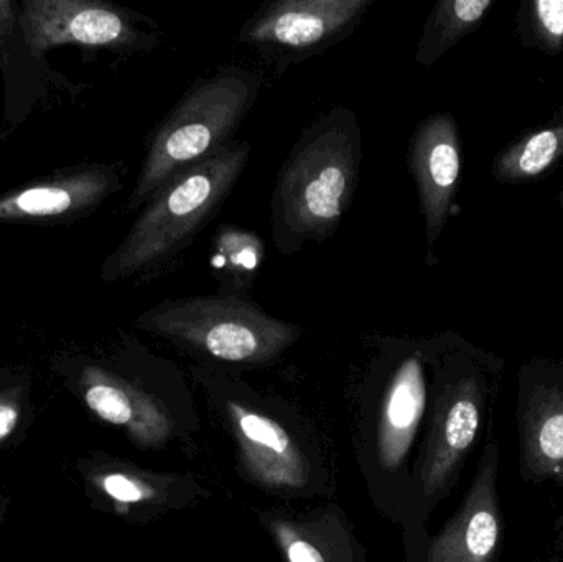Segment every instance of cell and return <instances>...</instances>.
Wrapping results in <instances>:
<instances>
[{
    "label": "cell",
    "instance_id": "obj_9",
    "mask_svg": "<svg viewBox=\"0 0 563 562\" xmlns=\"http://www.w3.org/2000/svg\"><path fill=\"white\" fill-rule=\"evenodd\" d=\"M499 448L489 442L455 517L433 540L427 562H496L503 517L498 495Z\"/></svg>",
    "mask_w": 563,
    "mask_h": 562
},
{
    "label": "cell",
    "instance_id": "obj_20",
    "mask_svg": "<svg viewBox=\"0 0 563 562\" xmlns=\"http://www.w3.org/2000/svg\"><path fill=\"white\" fill-rule=\"evenodd\" d=\"M536 7L544 29L552 36H563V0H541Z\"/></svg>",
    "mask_w": 563,
    "mask_h": 562
},
{
    "label": "cell",
    "instance_id": "obj_11",
    "mask_svg": "<svg viewBox=\"0 0 563 562\" xmlns=\"http://www.w3.org/2000/svg\"><path fill=\"white\" fill-rule=\"evenodd\" d=\"M0 68L5 79L2 134L15 131L49 89L69 88L78 92L45 58L33 55L19 22V2L0 0Z\"/></svg>",
    "mask_w": 563,
    "mask_h": 562
},
{
    "label": "cell",
    "instance_id": "obj_21",
    "mask_svg": "<svg viewBox=\"0 0 563 562\" xmlns=\"http://www.w3.org/2000/svg\"><path fill=\"white\" fill-rule=\"evenodd\" d=\"M287 558L288 562H324L318 548L300 538L288 541Z\"/></svg>",
    "mask_w": 563,
    "mask_h": 562
},
{
    "label": "cell",
    "instance_id": "obj_22",
    "mask_svg": "<svg viewBox=\"0 0 563 562\" xmlns=\"http://www.w3.org/2000/svg\"><path fill=\"white\" fill-rule=\"evenodd\" d=\"M16 411L9 405H0V439L5 438L15 428Z\"/></svg>",
    "mask_w": 563,
    "mask_h": 562
},
{
    "label": "cell",
    "instance_id": "obj_18",
    "mask_svg": "<svg viewBox=\"0 0 563 562\" xmlns=\"http://www.w3.org/2000/svg\"><path fill=\"white\" fill-rule=\"evenodd\" d=\"M563 144V131H544L532 135L519 151V174L538 175L544 172L558 157Z\"/></svg>",
    "mask_w": 563,
    "mask_h": 562
},
{
    "label": "cell",
    "instance_id": "obj_3",
    "mask_svg": "<svg viewBox=\"0 0 563 562\" xmlns=\"http://www.w3.org/2000/svg\"><path fill=\"white\" fill-rule=\"evenodd\" d=\"M260 91V76L243 66H223L195 81L152 132L124 210L141 211L168 180L233 142Z\"/></svg>",
    "mask_w": 563,
    "mask_h": 562
},
{
    "label": "cell",
    "instance_id": "obj_2",
    "mask_svg": "<svg viewBox=\"0 0 563 562\" xmlns=\"http://www.w3.org/2000/svg\"><path fill=\"white\" fill-rule=\"evenodd\" d=\"M251 151L250 141L234 139L155 191L102 263V283L155 276L177 263L233 194Z\"/></svg>",
    "mask_w": 563,
    "mask_h": 562
},
{
    "label": "cell",
    "instance_id": "obj_17",
    "mask_svg": "<svg viewBox=\"0 0 563 562\" xmlns=\"http://www.w3.org/2000/svg\"><path fill=\"white\" fill-rule=\"evenodd\" d=\"M86 382V405L99 418L115 426L129 425L134 419L139 398L128 385L102 370H89Z\"/></svg>",
    "mask_w": 563,
    "mask_h": 562
},
{
    "label": "cell",
    "instance_id": "obj_13",
    "mask_svg": "<svg viewBox=\"0 0 563 562\" xmlns=\"http://www.w3.org/2000/svg\"><path fill=\"white\" fill-rule=\"evenodd\" d=\"M426 373L422 356L410 353L394 370L379 422V455L387 469H396L412 445L426 409Z\"/></svg>",
    "mask_w": 563,
    "mask_h": 562
},
{
    "label": "cell",
    "instance_id": "obj_10",
    "mask_svg": "<svg viewBox=\"0 0 563 562\" xmlns=\"http://www.w3.org/2000/svg\"><path fill=\"white\" fill-rule=\"evenodd\" d=\"M407 164L419 190L427 238L432 244L445 224L460 177L459 139L450 115H432L416 129Z\"/></svg>",
    "mask_w": 563,
    "mask_h": 562
},
{
    "label": "cell",
    "instance_id": "obj_5",
    "mask_svg": "<svg viewBox=\"0 0 563 562\" xmlns=\"http://www.w3.org/2000/svg\"><path fill=\"white\" fill-rule=\"evenodd\" d=\"M19 22L26 45L40 58L65 45L142 55L162 42L154 20L102 0H22Z\"/></svg>",
    "mask_w": 563,
    "mask_h": 562
},
{
    "label": "cell",
    "instance_id": "obj_14",
    "mask_svg": "<svg viewBox=\"0 0 563 562\" xmlns=\"http://www.w3.org/2000/svg\"><path fill=\"white\" fill-rule=\"evenodd\" d=\"M266 260V244L260 234L221 224L211 240V267L218 279V294L251 296Z\"/></svg>",
    "mask_w": 563,
    "mask_h": 562
},
{
    "label": "cell",
    "instance_id": "obj_7",
    "mask_svg": "<svg viewBox=\"0 0 563 562\" xmlns=\"http://www.w3.org/2000/svg\"><path fill=\"white\" fill-rule=\"evenodd\" d=\"M486 393L475 376H456L437 392L419 474V494L433 507L455 482L478 439Z\"/></svg>",
    "mask_w": 563,
    "mask_h": 562
},
{
    "label": "cell",
    "instance_id": "obj_4",
    "mask_svg": "<svg viewBox=\"0 0 563 562\" xmlns=\"http://www.w3.org/2000/svg\"><path fill=\"white\" fill-rule=\"evenodd\" d=\"M137 327L205 362L236 366L271 365L303 333L251 296L218 293L162 300L139 316Z\"/></svg>",
    "mask_w": 563,
    "mask_h": 562
},
{
    "label": "cell",
    "instance_id": "obj_6",
    "mask_svg": "<svg viewBox=\"0 0 563 562\" xmlns=\"http://www.w3.org/2000/svg\"><path fill=\"white\" fill-rule=\"evenodd\" d=\"M371 5L373 0L266 2L243 23L238 38L282 73L346 40Z\"/></svg>",
    "mask_w": 563,
    "mask_h": 562
},
{
    "label": "cell",
    "instance_id": "obj_15",
    "mask_svg": "<svg viewBox=\"0 0 563 562\" xmlns=\"http://www.w3.org/2000/svg\"><path fill=\"white\" fill-rule=\"evenodd\" d=\"M234 426L244 444V451L256 462V469L273 482L294 484L295 469H298L294 442L285 429L260 412L241 405H231Z\"/></svg>",
    "mask_w": 563,
    "mask_h": 562
},
{
    "label": "cell",
    "instance_id": "obj_16",
    "mask_svg": "<svg viewBox=\"0 0 563 562\" xmlns=\"http://www.w3.org/2000/svg\"><path fill=\"white\" fill-rule=\"evenodd\" d=\"M489 0H455L442 2L427 20L417 46L416 62L430 66L440 58L470 26L475 25L488 7Z\"/></svg>",
    "mask_w": 563,
    "mask_h": 562
},
{
    "label": "cell",
    "instance_id": "obj_19",
    "mask_svg": "<svg viewBox=\"0 0 563 562\" xmlns=\"http://www.w3.org/2000/svg\"><path fill=\"white\" fill-rule=\"evenodd\" d=\"M104 488L114 500L122 502V504H135L145 497V492L124 475H109L106 477Z\"/></svg>",
    "mask_w": 563,
    "mask_h": 562
},
{
    "label": "cell",
    "instance_id": "obj_12",
    "mask_svg": "<svg viewBox=\"0 0 563 562\" xmlns=\"http://www.w3.org/2000/svg\"><path fill=\"white\" fill-rule=\"evenodd\" d=\"M518 422L522 472L531 481L563 482V386L522 389Z\"/></svg>",
    "mask_w": 563,
    "mask_h": 562
},
{
    "label": "cell",
    "instance_id": "obj_8",
    "mask_svg": "<svg viewBox=\"0 0 563 562\" xmlns=\"http://www.w3.org/2000/svg\"><path fill=\"white\" fill-rule=\"evenodd\" d=\"M121 188V174L112 165L62 168L48 177L0 195V223L33 227L73 223L95 213Z\"/></svg>",
    "mask_w": 563,
    "mask_h": 562
},
{
    "label": "cell",
    "instance_id": "obj_1",
    "mask_svg": "<svg viewBox=\"0 0 563 562\" xmlns=\"http://www.w3.org/2000/svg\"><path fill=\"white\" fill-rule=\"evenodd\" d=\"M363 165V132L356 112L333 106L291 145L271 197V234L284 256L336 233L353 203Z\"/></svg>",
    "mask_w": 563,
    "mask_h": 562
}]
</instances>
